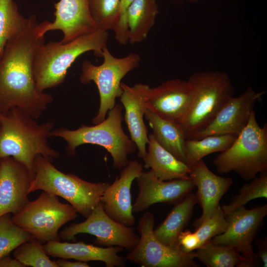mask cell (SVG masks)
<instances>
[{"label":"cell","instance_id":"1","mask_svg":"<svg viewBox=\"0 0 267 267\" xmlns=\"http://www.w3.org/2000/svg\"><path fill=\"white\" fill-rule=\"evenodd\" d=\"M38 24L36 16L31 15L25 29L0 55V113L17 107L37 119L53 100L51 94L37 89L34 77L35 54L44 43Z\"/></svg>","mask_w":267,"mask_h":267},{"label":"cell","instance_id":"2","mask_svg":"<svg viewBox=\"0 0 267 267\" xmlns=\"http://www.w3.org/2000/svg\"><path fill=\"white\" fill-rule=\"evenodd\" d=\"M53 122L39 123L22 109L14 107L0 113V159L11 157L25 165L32 179L36 158L42 155L51 161L60 153L52 148Z\"/></svg>","mask_w":267,"mask_h":267},{"label":"cell","instance_id":"3","mask_svg":"<svg viewBox=\"0 0 267 267\" xmlns=\"http://www.w3.org/2000/svg\"><path fill=\"white\" fill-rule=\"evenodd\" d=\"M108 37L107 31L97 30L65 43L53 41L41 44L33 62L37 89L44 92L62 84L68 69L81 55L91 51L96 56L101 57Z\"/></svg>","mask_w":267,"mask_h":267},{"label":"cell","instance_id":"4","mask_svg":"<svg viewBox=\"0 0 267 267\" xmlns=\"http://www.w3.org/2000/svg\"><path fill=\"white\" fill-rule=\"evenodd\" d=\"M52 161L42 155L36 158L29 193L41 190L61 197L87 218L100 202L110 183L91 182L74 174L64 173L57 169Z\"/></svg>","mask_w":267,"mask_h":267},{"label":"cell","instance_id":"5","mask_svg":"<svg viewBox=\"0 0 267 267\" xmlns=\"http://www.w3.org/2000/svg\"><path fill=\"white\" fill-rule=\"evenodd\" d=\"M122 121V107L117 104L100 123L91 126L82 125L73 130L54 129L52 136L66 141L65 150L70 156L74 155L76 148L85 144L102 146L110 154L114 167L121 170L128 163V156L137 149L134 142L125 133Z\"/></svg>","mask_w":267,"mask_h":267},{"label":"cell","instance_id":"6","mask_svg":"<svg viewBox=\"0 0 267 267\" xmlns=\"http://www.w3.org/2000/svg\"><path fill=\"white\" fill-rule=\"evenodd\" d=\"M188 80L193 85L194 96L189 111L180 124L186 139L192 138L206 128L234 93L231 81L223 72H196Z\"/></svg>","mask_w":267,"mask_h":267},{"label":"cell","instance_id":"7","mask_svg":"<svg viewBox=\"0 0 267 267\" xmlns=\"http://www.w3.org/2000/svg\"><path fill=\"white\" fill-rule=\"evenodd\" d=\"M213 163L219 173L234 172L247 181L267 172V124L259 125L255 110L246 127Z\"/></svg>","mask_w":267,"mask_h":267},{"label":"cell","instance_id":"8","mask_svg":"<svg viewBox=\"0 0 267 267\" xmlns=\"http://www.w3.org/2000/svg\"><path fill=\"white\" fill-rule=\"evenodd\" d=\"M103 63L95 65L90 61L85 60L81 66L80 81L88 84L93 82L96 86L100 97V104L92 123L97 124L103 121L107 112L115 105L117 97L121 96L123 89L122 79L131 71L138 67L141 57L137 53H131L122 58L113 56L107 46L102 51Z\"/></svg>","mask_w":267,"mask_h":267},{"label":"cell","instance_id":"9","mask_svg":"<svg viewBox=\"0 0 267 267\" xmlns=\"http://www.w3.org/2000/svg\"><path fill=\"white\" fill-rule=\"evenodd\" d=\"M78 213L70 204L61 203L58 196L44 191L35 200L28 201L11 217L13 222L42 244L60 241L59 230L74 220Z\"/></svg>","mask_w":267,"mask_h":267},{"label":"cell","instance_id":"10","mask_svg":"<svg viewBox=\"0 0 267 267\" xmlns=\"http://www.w3.org/2000/svg\"><path fill=\"white\" fill-rule=\"evenodd\" d=\"M153 214L145 212L139 220L138 242L126 255L127 261L142 267H199L195 253H184L179 248H173L161 242L154 233Z\"/></svg>","mask_w":267,"mask_h":267},{"label":"cell","instance_id":"11","mask_svg":"<svg viewBox=\"0 0 267 267\" xmlns=\"http://www.w3.org/2000/svg\"><path fill=\"white\" fill-rule=\"evenodd\" d=\"M63 240L74 239L76 235L89 234L95 237V245L108 247L119 246L128 251L137 245L139 236L134 228L117 222L104 211L100 202L84 222L72 223L59 232Z\"/></svg>","mask_w":267,"mask_h":267},{"label":"cell","instance_id":"12","mask_svg":"<svg viewBox=\"0 0 267 267\" xmlns=\"http://www.w3.org/2000/svg\"><path fill=\"white\" fill-rule=\"evenodd\" d=\"M267 215V204L256 205L251 209L244 206L239 207L224 215L228 223L226 230L214 237L211 241L234 247L254 267H258L261 262L254 252L252 242Z\"/></svg>","mask_w":267,"mask_h":267},{"label":"cell","instance_id":"13","mask_svg":"<svg viewBox=\"0 0 267 267\" xmlns=\"http://www.w3.org/2000/svg\"><path fill=\"white\" fill-rule=\"evenodd\" d=\"M194 96V88L188 80L175 79L150 88L147 108L159 117L180 124L186 116Z\"/></svg>","mask_w":267,"mask_h":267},{"label":"cell","instance_id":"14","mask_svg":"<svg viewBox=\"0 0 267 267\" xmlns=\"http://www.w3.org/2000/svg\"><path fill=\"white\" fill-rule=\"evenodd\" d=\"M266 91H256L251 86L239 96H232L222 106L212 122L192 138L199 139L212 135L237 136L247 125L256 102Z\"/></svg>","mask_w":267,"mask_h":267},{"label":"cell","instance_id":"15","mask_svg":"<svg viewBox=\"0 0 267 267\" xmlns=\"http://www.w3.org/2000/svg\"><path fill=\"white\" fill-rule=\"evenodd\" d=\"M54 5V20L38 23L37 30L39 35L44 36L48 31L60 30L63 34L61 42L65 43L97 30L89 0H59Z\"/></svg>","mask_w":267,"mask_h":267},{"label":"cell","instance_id":"16","mask_svg":"<svg viewBox=\"0 0 267 267\" xmlns=\"http://www.w3.org/2000/svg\"><path fill=\"white\" fill-rule=\"evenodd\" d=\"M143 167L142 164L136 160L129 161L100 198V202L105 212L114 221L128 226L132 227L135 223L131 187L134 180L143 171Z\"/></svg>","mask_w":267,"mask_h":267},{"label":"cell","instance_id":"17","mask_svg":"<svg viewBox=\"0 0 267 267\" xmlns=\"http://www.w3.org/2000/svg\"><path fill=\"white\" fill-rule=\"evenodd\" d=\"M135 180L138 191L133 205V213L145 211L156 203H177L195 187L190 178L162 180L151 170L142 171Z\"/></svg>","mask_w":267,"mask_h":267},{"label":"cell","instance_id":"18","mask_svg":"<svg viewBox=\"0 0 267 267\" xmlns=\"http://www.w3.org/2000/svg\"><path fill=\"white\" fill-rule=\"evenodd\" d=\"M32 177L27 168L11 157L0 159V217L19 212L29 201Z\"/></svg>","mask_w":267,"mask_h":267},{"label":"cell","instance_id":"19","mask_svg":"<svg viewBox=\"0 0 267 267\" xmlns=\"http://www.w3.org/2000/svg\"><path fill=\"white\" fill-rule=\"evenodd\" d=\"M189 177L195 187L198 203L202 209L201 216L196 219L193 226L197 228L216 211L222 197L233 181L231 178L222 177L213 173L201 159L190 167Z\"/></svg>","mask_w":267,"mask_h":267},{"label":"cell","instance_id":"20","mask_svg":"<svg viewBox=\"0 0 267 267\" xmlns=\"http://www.w3.org/2000/svg\"><path fill=\"white\" fill-rule=\"evenodd\" d=\"M123 92L120 97L125 109L124 119L130 133V138L135 144L138 157L143 159L149 142L148 131L143 118L146 110V100L149 86L138 83L129 86L122 83Z\"/></svg>","mask_w":267,"mask_h":267},{"label":"cell","instance_id":"21","mask_svg":"<svg viewBox=\"0 0 267 267\" xmlns=\"http://www.w3.org/2000/svg\"><path fill=\"white\" fill-rule=\"evenodd\" d=\"M43 247L49 256L84 262L100 261L104 263L106 267H125L127 261L125 257L118 255L124 249L119 246L103 247L83 241L76 243L50 241L44 244Z\"/></svg>","mask_w":267,"mask_h":267},{"label":"cell","instance_id":"22","mask_svg":"<svg viewBox=\"0 0 267 267\" xmlns=\"http://www.w3.org/2000/svg\"><path fill=\"white\" fill-rule=\"evenodd\" d=\"M146 153L142 160L146 169H150L162 180L189 178L190 168L161 146L152 134L148 135Z\"/></svg>","mask_w":267,"mask_h":267},{"label":"cell","instance_id":"23","mask_svg":"<svg viewBox=\"0 0 267 267\" xmlns=\"http://www.w3.org/2000/svg\"><path fill=\"white\" fill-rule=\"evenodd\" d=\"M197 203L196 194L192 193L177 203L165 220L154 229L156 237L166 246L180 249L178 244V235L188 223Z\"/></svg>","mask_w":267,"mask_h":267},{"label":"cell","instance_id":"24","mask_svg":"<svg viewBox=\"0 0 267 267\" xmlns=\"http://www.w3.org/2000/svg\"><path fill=\"white\" fill-rule=\"evenodd\" d=\"M144 117L152 129V134L156 142L178 159L186 163V138L180 125L164 119L148 109L145 111Z\"/></svg>","mask_w":267,"mask_h":267},{"label":"cell","instance_id":"25","mask_svg":"<svg viewBox=\"0 0 267 267\" xmlns=\"http://www.w3.org/2000/svg\"><path fill=\"white\" fill-rule=\"evenodd\" d=\"M158 13V6L155 0H134L126 13L129 42L131 44L146 39Z\"/></svg>","mask_w":267,"mask_h":267},{"label":"cell","instance_id":"26","mask_svg":"<svg viewBox=\"0 0 267 267\" xmlns=\"http://www.w3.org/2000/svg\"><path fill=\"white\" fill-rule=\"evenodd\" d=\"M195 258L208 267H254L234 247L211 241L196 249Z\"/></svg>","mask_w":267,"mask_h":267},{"label":"cell","instance_id":"27","mask_svg":"<svg viewBox=\"0 0 267 267\" xmlns=\"http://www.w3.org/2000/svg\"><path fill=\"white\" fill-rule=\"evenodd\" d=\"M236 137L221 134L206 136L199 139H186L184 142L186 164L190 167L208 155L225 150Z\"/></svg>","mask_w":267,"mask_h":267},{"label":"cell","instance_id":"28","mask_svg":"<svg viewBox=\"0 0 267 267\" xmlns=\"http://www.w3.org/2000/svg\"><path fill=\"white\" fill-rule=\"evenodd\" d=\"M29 17L19 11L14 0H0V55L8 43L26 27Z\"/></svg>","mask_w":267,"mask_h":267},{"label":"cell","instance_id":"29","mask_svg":"<svg viewBox=\"0 0 267 267\" xmlns=\"http://www.w3.org/2000/svg\"><path fill=\"white\" fill-rule=\"evenodd\" d=\"M249 183L244 184L230 202L222 207L224 215L236 209L244 206L252 200L267 198V172L260 174Z\"/></svg>","mask_w":267,"mask_h":267},{"label":"cell","instance_id":"30","mask_svg":"<svg viewBox=\"0 0 267 267\" xmlns=\"http://www.w3.org/2000/svg\"><path fill=\"white\" fill-rule=\"evenodd\" d=\"M11 214L0 217V258L8 255L22 243L34 237L12 221Z\"/></svg>","mask_w":267,"mask_h":267},{"label":"cell","instance_id":"31","mask_svg":"<svg viewBox=\"0 0 267 267\" xmlns=\"http://www.w3.org/2000/svg\"><path fill=\"white\" fill-rule=\"evenodd\" d=\"M13 255L25 267H58L56 261L49 258L42 244L34 238L16 248Z\"/></svg>","mask_w":267,"mask_h":267},{"label":"cell","instance_id":"32","mask_svg":"<svg viewBox=\"0 0 267 267\" xmlns=\"http://www.w3.org/2000/svg\"><path fill=\"white\" fill-rule=\"evenodd\" d=\"M89 8L97 30H113L116 24L120 0H89Z\"/></svg>","mask_w":267,"mask_h":267},{"label":"cell","instance_id":"33","mask_svg":"<svg viewBox=\"0 0 267 267\" xmlns=\"http://www.w3.org/2000/svg\"><path fill=\"white\" fill-rule=\"evenodd\" d=\"M227 224L222 207L219 205L215 213L196 228L194 232L198 238L199 247L210 241L214 237L222 233Z\"/></svg>","mask_w":267,"mask_h":267},{"label":"cell","instance_id":"34","mask_svg":"<svg viewBox=\"0 0 267 267\" xmlns=\"http://www.w3.org/2000/svg\"><path fill=\"white\" fill-rule=\"evenodd\" d=\"M133 1L134 0H120L119 14L113 30L115 33V39L122 44H125L129 41V30L126 13L128 7Z\"/></svg>","mask_w":267,"mask_h":267},{"label":"cell","instance_id":"35","mask_svg":"<svg viewBox=\"0 0 267 267\" xmlns=\"http://www.w3.org/2000/svg\"><path fill=\"white\" fill-rule=\"evenodd\" d=\"M177 240L179 248L184 253L193 252L199 247L196 234L188 229L182 231L178 234Z\"/></svg>","mask_w":267,"mask_h":267},{"label":"cell","instance_id":"36","mask_svg":"<svg viewBox=\"0 0 267 267\" xmlns=\"http://www.w3.org/2000/svg\"><path fill=\"white\" fill-rule=\"evenodd\" d=\"M255 243L258 248L256 253L258 257L264 267H267V238H262L255 239Z\"/></svg>","mask_w":267,"mask_h":267},{"label":"cell","instance_id":"37","mask_svg":"<svg viewBox=\"0 0 267 267\" xmlns=\"http://www.w3.org/2000/svg\"><path fill=\"white\" fill-rule=\"evenodd\" d=\"M0 267H25L15 258H12L8 255L0 258Z\"/></svg>","mask_w":267,"mask_h":267},{"label":"cell","instance_id":"38","mask_svg":"<svg viewBox=\"0 0 267 267\" xmlns=\"http://www.w3.org/2000/svg\"><path fill=\"white\" fill-rule=\"evenodd\" d=\"M58 267H89V265L87 262L81 261H69L64 259H58L55 261Z\"/></svg>","mask_w":267,"mask_h":267},{"label":"cell","instance_id":"39","mask_svg":"<svg viewBox=\"0 0 267 267\" xmlns=\"http://www.w3.org/2000/svg\"><path fill=\"white\" fill-rule=\"evenodd\" d=\"M187 0L190 2H195L200 0Z\"/></svg>","mask_w":267,"mask_h":267}]
</instances>
